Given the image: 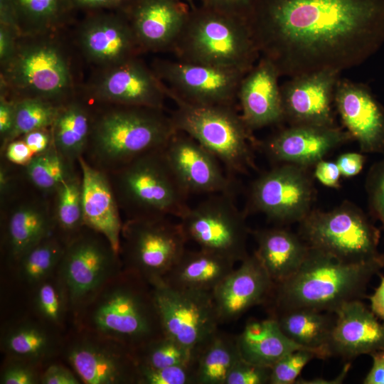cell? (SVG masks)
I'll return each instance as SVG.
<instances>
[{"mask_svg":"<svg viewBox=\"0 0 384 384\" xmlns=\"http://www.w3.org/2000/svg\"><path fill=\"white\" fill-rule=\"evenodd\" d=\"M244 18L260 57L289 78L341 73L384 38V0H248Z\"/></svg>","mask_w":384,"mask_h":384,"instance_id":"1","label":"cell"},{"mask_svg":"<svg viewBox=\"0 0 384 384\" xmlns=\"http://www.w3.org/2000/svg\"><path fill=\"white\" fill-rule=\"evenodd\" d=\"M72 324L119 341L133 351L165 335L152 286L124 268L102 287Z\"/></svg>","mask_w":384,"mask_h":384,"instance_id":"2","label":"cell"},{"mask_svg":"<svg viewBox=\"0 0 384 384\" xmlns=\"http://www.w3.org/2000/svg\"><path fill=\"white\" fill-rule=\"evenodd\" d=\"M384 268V254L363 263H345L309 247L299 270L274 284L270 311L307 308L335 313L344 304L362 300L372 277Z\"/></svg>","mask_w":384,"mask_h":384,"instance_id":"3","label":"cell"},{"mask_svg":"<svg viewBox=\"0 0 384 384\" xmlns=\"http://www.w3.org/2000/svg\"><path fill=\"white\" fill-rule=\"evenodd\" d=\"M95 112L84 159L108 173L147 152L162 149L177 132L163 109L107 105Z\"/></svg>","mask_w":384,"mask_h":384,"instance_id":"4","label":"cell"},{"mask_svg":"<svg viewBox=\"0 0 384 384\" xmlns=\"http://www.w3.org/2000/svg\"><path fill=\"white\" fill-rule=\"evenodd\" d=\"M171 51L181 61L244 73L260 57L245 18L201 4L191 8Z\"/></svg>","mask_w":384,"mask_h":384,"instance_id":"5","label":"cell"},{"mask_svg":"<svg viewBox=\"0 0 384 384\" xmlns=\"http://www.w3.org/2000/svg\"><path fill=\"white\" fill-rule=\"evenodd\" d=\"M126 219L174 216L188 209V195L171 170L164 148L106 173Z\"/></svg>","mask_w":384,"mask_h":384,"instance_id":"6","label":"cell"},{"mask_svg":"<svg viewBox=\"0 0 384 384\" xmlns=\"http://www.w3.org/2000/svg\"><path fill=\"white\" fill-rule=\"evenodd\" d=\"M176 104L170 117L183 132L212 153L230 174L256 168L252 145L256 141L232 105H196L168 95Z\"/></svg>","mask_w":384,"mask_h":384,"instance_id":"7","label":"cell"},{"mask_svg":"<svg viewBox=\"0 0 384 384\" xmlns=\"http://www.w3.org/2000/svg\"><path fill=\"white\" fill-rule=\"evenodd\" d=\"M50 35L22 36L10 61L1 68V85L21 98L61 105L71 98L73 81L68 58Z\"/></svg>","mask_w":384,"mask_h":384,"instance_id":"8","label":"cell"},{"mask_svg":"<svg viewBox=\"0 0 384 384\" xmlns=\"http://www.w3.org/2000/svg\"><path fill=\"white\" fill-rule=\"evenodd\" d=\"M298 234L310 247L345 263L367 262L384 254L378 250L380 230L348 201L329 211L312 209L299 223Z\"/></svg>","mask_w":384,"mask_h":384,"instance_id":"9","label":"cell"},{"mask_svg":"<svg viewBox=\"0 0 384 384\" xmlns=\"http://www.w3.org/2000/svg\"><path fill=\"white\" fill-rule=\"evenodd\" d=\"M187 241L180 223L168 217L126 219L119 248L122 267L153 285L181 258Z\"/></svg>","mask_w":384,"mask_h":384,"instance_id":"10","label":"cell"},{"mask_svg":"<svg viewBox=\"0 0 384 384\" xmlns=\"http://www.w3.org/2000/svg\"><path fill=\"white\" fill-rule=\"evenodd\" d=\"M119 252L102 233L84 226L65 246L56 272L68 294L71 321L122 270Z\"/></svg>","mask_w":384,"mask_h":384,"instance_id":"11","label":"cell"},{"mask_svg":"<svg viewBox=\"0 0 384 384\" xmlns=\"http://www.w3.org/2000/svg\"><path fill=\"white\" fill-rule=\"evenodd\" d=\"M234 198L232 194H211L189 206L179 223L188 240L236 262L248 255L246 245L251 231L246 213L238 208Z\"/></svg>","mask_w":384,"mask_h":384,"instance_id":"12","label":"cell"},{"mask_svg":"<svg viewBox=\"0 0 384 384\" xmlns=\"http://www.w3.org/2000/svg\"><path fill=\"white\" fill-rule=\"evenodd\" d=\"M85 384H138L133 350L112 338L73 326L61 356Z\"/></svg>","mask_w":384,"mask_h":384,"instance_id":"13","label":"cell"},{"mask_svg":"<svg viewBox=\"0 0 384 384\" xmlns=\"http://www.w3.org/2000/svg\"><path fill=\"white\" fill-rule=\"evenodd\" d=\"M316 190L309 169L281 164L251 183L245 213H260L280 223H299L313 209Z\"/></svg>","mask_w":384,"mask_h":384,"instance_id":"14","label":"cell"},{"mask_svg":"<svg viewBox=\"0 0 384 384\" xmlns=\"http://www.w3.org/2000/svg\"><path fill=\"white\" fill-rule=\"evenodd\" d=\"M151 286L164 334L193 355L221 324L212 292L176 289L162 281Z\"/></svg>","mask_w":384,"mask_h":384,"instance_id":"15","label":"cell"},{"mask_svg":"<svg viewBox=\"0 0 384 384\" xmlns=\"http://www.w3.org/2000/svg\"><path fill=\"white\" fill-rule=\"evenodd\" d=\"M1 200V247L12 268L33 246L53 233V198L29 186L23 177L18 188Z\"/></svg>","mask_w":384,"mask_h":384,"instance_id":"16","label":"cell"},{"mask_svg":"<svg viewBox=\"0 0 384 384\" xmlns=\"http://www.w3.org/2000/svg\"><path fill=\"white\" fill-rule=\"evenodd\" d=\"M152 70L166 86L167 96L196 105H232L247 73L179 60L157 59Z\"/></svg>","mask_w":384,"mask_h":384,"instance_id":"17","label":"cell"},{"mask_svg":"<svg viewBox=\"0 0 384 384\" xmlns=\"http://www.w3.org/2000/svg\"><path fill=\"white\" fill-rule=\"evenodd\" d=\"M93 102L106 105L164 108V82L137 57L102 68L89 87Z\"/></svg>","mask_w":384,"mask_h":384,"instance_id":"18","label":"cell"},{"mask_svg":"<svg viewBox=\"0 0 384 384\" xmlns=\"http://www.w3.org/2000/svg\"><path fill=\"white\" fill-rule=\"evenodd\" d=\"M166 160L178 181L191 194L235 195L238 186L226 175L218 159L188 134L177 131L164 147Z\"/></svg>","mask_w":384,"mask_h":384,"instance_id":"19","label":"cell"},{"mask_svg":"<svg viewBox=\"0 0 384 384\" xmlns=\"http://www.w3.org/2000/svg\"><path fill=\"white\" fill-rule=\"evenodd\" d=\"M80 47L102 69L125 62L142 52L122 11H94L79 28Z\"/></svg>","mask_w":384,"mask_h":384,"instance_id":"20","label":"cell"},{"mask_svg":"<svg viewBox=\"0 0 384 384\" xmlns=\"http://www.w3.org/2000/svg\"><path fill=\"white\" fill-rule=\"evenodd\" d=\"M353 138L336 126L292 124L259 144L267 158L278 164L309 169L334 149Z\"/></svg>","mask_w":384,"mask_h":384,"instance_id":"21","label":"cell"},{"mask_svg":"<svg viewBox=\"0 0 384 384\" xmlns=\"http://www.w3.org/2000/svg\"><path fill=\"white\" fill-rule=\"evenodd\" d=\"M339 74L324 71L290 78L280 86L284 119L289 125L336 126L332 105Z\"/></svg>","mask_w":384,"mask_h":384,"instance_id":"22","label":"cell"},{"mask_svg":"<svg viewBox=\"0 0 384 384\" xmlns=\"http://www.w3.org/2000/svg\"><path fill=\"white\" fill-rule=\"evenodd\" d=\"M274 287L256 254L248 255L212 292L220 323L237 320L252 307L267 303Z\"/></svg>","mask_w":384,"mask_h":384,"instance_id":"23","label":"cell"},{"mask_svg":"<svg viewBox=\"0 0 384 384\" xmlns=\"http://www.w3.org/2000/svg\"><path fill=\"white\" fill-rule=\"evenodd\" d=\"M334 102L341 119L363 153H384V110L363 85L338 80Z\"/></svg>","mask_w":384,"mask_h":384,"instance_id":"24","label":"cell"},{"mask_svg":"<svg viewBox=\"0 0 384 384\" xmlns=\"http://www.w3.org/2000/svg\"><path fill=\"white\" fill-rule=\"evenodd\" d=\"M191 7L176 0H134L122 11L142 51L171 50Z\"/></svg>","mask_w":384,"mask_h":384,"instance_id":"25","label":"cell"},{"mask_svg":"<svg viewBox=\"0 0 384 384\" xmlns=\"http://www.w3.org/2000/svg\"><path fill=\"white\" fill-rule=\"evenodd\" d=\"M335 316L327 345L330 357L348 361L384 348V322L362 300L344 304Z\"/></svg>","mask_w":384,"mask_h":384,"instance_id":"26","label":"cell"},{"mask_svg":"<svg viewBox=\"0 0 384 384\" xmlns=\"http://www.w3.org/2000/svg\"><path fill=\"white\" fill-rule=\"evenodd\" d=\"M279 76L270 60L260 57L242 78L238 100L240 115L250 132L284 120Z\"/></svg>","mask_w":384,"mask_h":384,"instance_id":"27","label":"cell"},{"mask_svg":"<svg viewBox=\"0 0 384 384\" xmlns=\"http://www.w3.org/2000/svg\"><path fill=\"white\" fill-rule=\"evenodd\" d=\"M82 174L84 224L102 234L119 252L123 222L107 174L91 166L83 156L78 159Z\"/></svg>","mask_w":384,"mask_h":384,"instance_id":"28","label":"cell"},{"mask_svg":"<svg viewBox=\"0 0 384 384\" xmlns=\"http://www.w3.org/2000/svg\"><path fill=\"white\" fill-rule=\"evenodd\" d=\"M64 335L36 315L23 316L6 324L0 346L4 356H11L48 366L61 356Z\"/></svg>","mask_w":384,"mask_h":384,"instance_id":"29","label":"cell"},{"mask_svg":"<svg viewBox=\"0 0 384 384\" xmlns=\"http://www.w3.org/2000/svg\"><path fill=\"white\" fill-rule=\"evenodd\" d=\"M257 243L254 252L274 284L294 274L306 259L309 246L297 233L282 228L251 231Z\"/></svg>","mask_w":384,"mask_h":384,"instance_id":"30","label":"cell"},{"mask_svg":"<svg viewBox=\"0 0 384 384\" xmlns=\"http://www.w3.org/2000/svg\"><path fill=\"white\" fill-rule=\"evenodd\" d=\"M235 263L201 248L195 251L186 250L161 281L176 289L213 292L235 269Z\"/></svg>","mask_w":384,"mask_h":384,"instance_id":"31","label":"cell"},{"mask_svg":"<svg viewBox=\"0 0 384 384\" xmlns=\"http://www.w3.org/2000/svg\"><path fill=\"white\" fill-rule=\"evenodd\" d=\"M236 339L242 358L267 367H272L294 351L311 349L297 344L287 336L277 321L270 316L265 319H249L242 332L236 336Z\"/></svg>","mask_w":384,"mask_h":384,"instance_id":"32","label":"cell"},{"mask_svg":"<svg viewBox=\"0 0 384 384\" xmlns=\"http://www.w3.org/2000/svg\"><path fill=\"white\" fill-rule=\"evenodd\" d=\"M93 111L89 104L70 98L59 107L51 127L53 144L68 161L78 164L85 152L91 134Z\"/></svg>","mask_w":384,"mask_h":384,"instance_id":"33","label":"cell"},{"mask_svg":"<svg viewBox=\"0 0 384 384\" xmlns=\"http://www.w3.org/2000/svg\"><path fill=\"white\" fill-rule=\"evenodd\" d=\"M281 330L304 347L319 350L329 358L327 350L335 323V313L299 308L270 312Z\"/></svg>","mask_w":384,"mask_h":384,"instance_id":"34","label":"cell"},{"mask_svg":"<svg viewBox=\"0 0 384 384\" xmlns=\"http://www.w3.org/2000/svg\"><path fill=\"white\" fill-rule=\"evenodd\" d=\"M240 357L236 336L218 329L193 353L195 384H225L228 373Z\"/></svg>","mask_w":384,"mask_h":384,"instance_id":"35","label":"cell"},{"mask_svg":"<svg viewBox=\"0 0 384 384\" xmlns=\"http://www.w3.org/2000/svg\"><path fill=\"white\" fill-rule=\"evenodd\" d=\"M22 36L49 35L71 18L70 0H11Z\"/></svg>","mask_w":384,"mask_h":384,"instance_id":"36","label":"cell"},{"mask_svg":"<svg viewBox=\"0 0 384 384\" xmlns=\"http://www.w3.org/2000/svg\"><path fill=\"white\" fill-rule=\"evenodd\" d=\"M24 180L41 193L53 198L61 184L80 171L79 164L65 159L53 145L21 166Z\"/></svg>","mask_w":384,"mask_h":384,"instance_id":"37","label":"cell"},{"mask_svg":"<svg viewBox=\"0 0 384 384\" xmlns=\"http://www.w3.org/2000/svg\"><path fill=\"white\" fill-rule=\"evenodd\" d=\"M54 230L66 245L84 228L81 171L63 182L53 197Z\"/></svg>","mask_w":384,"mask_h":384,"instance_id":"38","label":"cell"},{"mask_svg":"<svg viewBox=\"0 0 384 384\" xmlns=\"http://www.w3.org/2000/svg\"><path fill=\"white\" fill-rule=\"evenodd\" d=\"M66 244L55 234L46 237L27 251L12 267L19 282L29 289L57 270Z\"/></svg>","mask_w":384,"mask_h":384,"instance_id":"39","label":"cell"},{"mask_svg":"<svg viewBox=\"0 0 384 384\" xmlns=\"http://www.w3.org/2000/svg\"><path fill=\"white\" fill-rule=\"evenodd\" d=\"M30 290L34 315L63 333L71 317L68 294L57 272Z\"/></svg>","mask_w":384,"mask_h":384,"instance_id":"40","label":"cell"},{"mask_svg":"<svg viewBox=\"0 0 384 384\" xmlns=\"http://www.w3.org/2000/svg\"><path fill=\"white\" fill-rule=\"evenodd\" d=\"M60 105L39 98L14 100V124L6 144L36 129L51 128Z\"/></svg>","mask_w":384,"mask_h":384,"instance_id":"41","label":"cell"},{"mask_svg":"<svg viewBox=\"0 0 384 384\" xmlns=\"http://www.w3.org/2000/svg\"><path fill=\"white\" fill-rule=\"evenodd\" d=\"M138 365L160 368L191 365L192 353L171 337L164 335L134 351Z\"/></svg>","mask_w":384,"mask_h":384,"instance_id":"42","label":"cell"},{"mask_svg":"<svg viewBox=\"0 0 384 384\" xmlns=\"http://www.w3.org/2000/svg\"><path fill=\"white\" fill-rule=\"evenodd\" d=\"M314 358L326 357L322 352L311 349H299L287 354L271 367L270 384H294L304 366Z\"/></svg>","mask_w":384,"mask_h":384,"instance_id":"43","label":"cell"},{"mask_svg":"<svg viewBox=\"0 0 384 384\" xmlns=\"http://www.w3.org/2000/svg\"><path fill=\"white\" fill-rule=\"evenodd\" d=\"M46 366L28 360L4 356L2 363L1 384H41V378Z\"/></svg>","mask_w":384,"mask_h":384,"instance_id":"44","label":"cell"},{"mask_svg":"<svg viewBox=\"0 0 384 384\" xmlns=\"http://www.w3.org/2000/svg\"><path fill=\"white\" fill-rule=\"evenodd\" d=\"M138 384H195L191 365L154 368L139 365Z\"/></svg>","mask_w":384,"mask_h":384,"instance_id":"45","label":"cell"},{"mask_svg":"<svg viewBox=\"0 0 384 384\" xmlns=\"http://www.w3.org/2000/svg\"><path fill=\"white\" fill-rule=\"evenodd\" d=\"M371 215L380 221L384 229V153L370 167L365 183Z\"/></svg>","mask_w":384,"mask_h":384,"instance_id":"46","label":"cell"},{"mask_svg":"<svg viewBox=\"0 0 384 384\" xmlns=\"http://www.w3.org/2000/svg\"><path fill=\"white\" fill-rule=\"evenodd\" d=\"M270 376L271 367L257 365L240 357L228 373L225 384H267Z\"/></svg>","mask_w":384,"mask_h":384,"instance_id":"47","label":"cell"},{"mask_svg":"<svg viewBox=\"0 0 384 384\" xmlns=\"http://www.w3.org/2000/svg\"><path fill=\"white\" fill-rule=\"evenodd\" d=\"M82 383L75 373L65 366L53 361L44 368L41 384H80Z\"/></svg>","mask_w":384,"mask_h":384,"instance_id":"48","label":"cell"},{"mask_svg":"<svg viewBox=\"0 0 384 384\" xmlns=\"http://www.w3.org/2000/svg\"><path fill=\"white\" fill-rule=\"evenodd\" d=\"M1 154L8 162L19 166L26 165L34 156L28 145L20 138L9 142L1 150Z\"/></svg>","mask_w":384,"mask_h":384,"instance_id":"49","label":"cell"},{"mask_svg":"<svg viewBox=\"0 0 384 384\" xmlns=\"http://www.w3.org/2000/svg\"><path fill=\"white\" fill-rule=\"evenodd\" d=\"M314 167V177L322 185L335 189L341 187V174L336 162L321 159Z\"/></svg>","mask_w":384,"mask_h":384,"instance_id":"50","label":"cell"},{"mask_svg":"<svg viewBox=\"0 0 384 384\" xmlns=\"http://www.w3.org/2000/svg\"><path fill=\"white\" fill-rule=\"evenodd\" d=\"M134 0H70L75 9L91 12L102 11H124Z\"/></svg>","mask_w":384,"mask_h":384,"instance_id":"51","label":"cell"},{"mask_svg":"<svg viewBox=\"0 0 384 384\" xmlns=\"http://www.w3.org/2000/svg\"><path fill=\"white\" fill-rule=\"evenodd\" d=\"M14 100L6 95L0 97V139L1 148L6 144L14 124Z\"/></svg>","mask_w":384,"mask_h":384,"instance_id":"52","label":"cell"},{"mask_svg":"<svg viewBox=\"0 0 384 384\" xmlns=\"http://www.w3.org/2000/svg\"><path fill=\"white\" fill-rule=\"evenodd\" d=\"M366 157L358 152H346L341 154L336 159V164L341 176L351 178L358 175L363 169Z\"/></svg>","mask_w":384,"mask_h":384,"instance_id":"53","label":"cell"},{"mask_svg":"<svg viewBox=\"0 0 384 384\" xmlns=\"http://www.w3.org/2000/svg\"><path fill=\"white\" fill-rule=\"evenodd\" d=\"M34 155L48 150L53 145L51 128L31 131L20 137Z\"/></svg>","mask_w":384,"mask_h":384,"instance_id":"54","label":"cell"},{"mask_svg":"<svg viewBox=\"0 0 384 384\" xmlns=\"http://www.w3.org/2000/svg\"><path fill=\"white\" fill-rule=\"evenodd\" d=\"M20 37L21 36L12 29L0 25V63L1 68L12 58Z\"/></svg>","mask_w":384,"mask_h":384,"instance_id":"55","label":"cell"},{"mask_svg":"<svg viewBox=\"0 0 384 384\" xmlns=\"http://www.w3.org/2000/svg\"><path fill=\"white\" fill-rule=\"evenodd\" d=\"M201 4L225 14L244 18L248 0H200Z\"/></svg>","mask_w":384,"mask_h":384,"instance_id":"56","label":"cell"},{"mask_svg":"<svg viewBox=\"0 0 384 384\" xmlns=\"http://www.w3.org/2000/svg\"><path fill=\"white\" fill-rule=\"evenodd\" d=\"M372 366L364 378V384H384V348L370 354Z\"/></svg>","mask_w":384,"mask_h":384,"instance_id":"57","label":"cell"},{"mask_svg":"<svg viewBox=\"0 0 384 384\" xmlns=\"http://www.w3.org/2000/svg\"><path fill=\"white\" fill-rule=\"evenodd\" d=\"M370 309L372 312L384 322V276L380 277L379 285L374 292L368 297Z\"/></svg>","mask_w":384,"mask_h":384,"instance_id":"58","label":"cell"},{"mask_svg":"<svg viewBox=\"0 0 384 384\" xmlns=\"http://www.w3.org/2000/svg\"><path fill=\"white\" fill-rule=\"evenodd\" d=\"M351 368V362L347 363L343 367L341 373L333 380H326L321 378H316L311 380H306L303 378H298L296 381V384H337L341 383L346 378L349 369Z\"/></svg>","mask_w":384,"mask_h":384,"instance_id":"59","label":"cell"},{"mask_svg":"<svg viewBox=\"0 0 384 384\" xmlns=\"http://www.w3.org/2000/svg\"><path fill=\"white\" fill-rule=\"evenodd\" d=\"M187 4L191 8L196 6L194 0H176Z\"/></svg>","mask_w":384,"mask_h":384,"instance_id":"60","label":"cell"}]
</instances>
